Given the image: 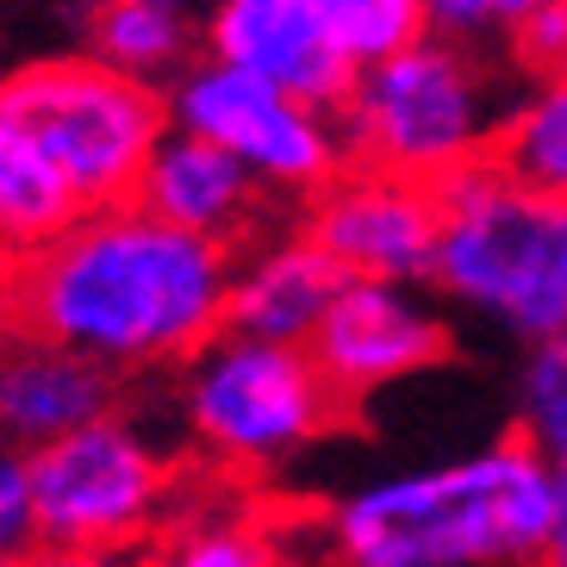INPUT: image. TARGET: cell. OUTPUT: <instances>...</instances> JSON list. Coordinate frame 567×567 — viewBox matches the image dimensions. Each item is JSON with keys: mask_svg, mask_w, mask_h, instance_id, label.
I'll use <instances>...</instances> for the list:
<instances>
[{"mask_svg": "<svg viewBox=\"0 0 567 567\" xmlns=\"http://www.w3.org/2000/svg\"><path fill=\"white\" fill-rule=\"evenodd\" d=\"M231 244L182 231L137 200L101 206L25 256L19 318L113 374H156L231 324Z\"/></svg>", "mask_w": 567, "mask_h": 567, "instance_id": "6da1fadb", "label": "cell"}, {"mask_svg": "<svg viewBox=\"0 0 567 567\" xmlns=\"http://www.w3.org/2000/svg\"><path fill=\"white\" fill-rule=\"evenodd\" d=\"M555 474L524 436L368 474L324 505L331 567H543Z\"/></svg>", "mask_w": 567, "mask_h": 567, "instance_id": "7a4b0ae2", "label": "cell"}, {"mask_svg": "<svg viewBox=\"0 0 567 567\" xmlns=\"http://www.w3.org/2000/svg\"><path fill=\"white\" fill-rule=\"evenodd\" d=\"M436 300L512 350L567 337V200L481 163L443 187Z\"/></svg>", "mask_w": 567, "mask_h": 567, "instance_id": "3957f363", "label": "cell"}, {"mask_svg": "<svg viewBox=\"0 0 567 567\" xmlns=\"http://www.w3.org/2000/svg\"><path fill=\"white\" fill-rule=\"evenodd\" d=\"M517 94L524 82L481 56V44L424 32L417 44L368 63L337 118L350 137V163L450 187L455 175L499 156Z\"/></svg>", "mask_w": 567, "mask_h": 567, "instance_id": "277c9868", "label": "cell"}, {"mask_svg": "<svg viewBox=\"0 0 567 567\" xmlns=\"http://www.w3.org/2000/svg\"><path fill=\"white\" fill-rule=\"evenodd\" d=\"M187 443L225 474H275L300 462L343 412L337 386L312 362L306 343L218 331L200 355L182 362L175 381Z\"/></svg>", "mask_w": 567, "mask_h": 567, "instance_id": "5b68a950", "label": "cell"}, {"mask_svg": "<svg viewBox=\"0 0 567 567\" xmlns=\"http://www.w3.org/2000/svg\"><path fill=\"white\" fill-rule=\"evenodd\" d=\"M0 118L63 168L87 213L137 200V182L175 125L163 87L118 75L101 56H38L0 75Z\"/></svg>", "mask_w": 567, "mask_h": 567, "instance_id": "8992f818", "label": "cell"}, {"mask_svg": "<svg viewBox=\"0 0 567 567\" xmlns=\"http://www.w3.org/2000/svg\"><path fill=\"white\" fill-rule=\"evenodd\" d=\"M44 555H125L168 524L175 462L137 417L106 412L32 450Z\"/></svg>", "mask_w": 567, "mask_h": 567, "instance_id": "52a82bcc", "label": "cell"}, {"mask_svg": "<svg viewBox=\"0 0 567 567\" xmlns=\"http://www.w3.org/2000/svg\"><path fill=\"white\" fill-rule=\"evenodd\" d=\"M163 94H168L175 125L213 137L218 151H231L268 194L312 200L318 187H331L350 168L343 118L324 113V106H306L300 94H287V87L262 82V75H250L237 63L200 56Z\"/></svg>", "mask_w": 567, "mask_h": 567, "instance_id": "ba28073f", "label": "cell"}, {"mask_svg": "<svg viewBox=\"0 0 567 567\" xmlns=\"http://www.w3.org/2000/svg\"><path fill=\"white\" fill-rule=\"evenodd\" d=\"M306 350L337 386V400L368 405L374 393L417 381L450 355V306L424 281H355L350 275Z\"/></svg>", "mask_w": 567, "mask_h": 567, "instance_id": "9c48e42d", "label": "cell"}, {"mask_svg": "<svg viewBox=\"0 0 567 567\" xmlns=\"http://www.w3.org/2000/svg\"><path fill=\"white\" fill-rule=\"evenodd\" d=\"M306 237L355 281H424L443 244V187L350 163L306 200Z\"/></svg>", "mask_w": 567, "mask_h": 567, "instance_id": "30bf717a", "label": "cell"}, {"mask_svg": "<svg viewBox=\"0 0 567 567\" xmlns=\"http://www.w3.org/2000/svg\"><path fill=\"white\" fill-rule=\"evenodd\" d=\"M200 38L206 56L250 69L324 113H343L355 75H362V63L343 51V38L318 0H213Z\"/></svg>", "mask_w": 567, "mask_h": 567, "instance_id": "8fae6325", "label": "cell"}, {"mask_svg": "<svg viewBox=\"0 0 567 567\" xmlns=\"http://www.w3.org/2000/svg\"><path fill=\"white\" fill-rule=\"evenodd\" d=\"M106 412H118L113 368L87 362L38 331L0 337V443L32 455Z\"/></svg>", "mask_w": 567, "mask_h": 567, "instance_id": "7c38bea8", "label": "cell"}, {"mask_svg": "<svg viewBox=\"0 0 567 567\" xmlns=\"http://www.w3.org/2000/svg\"><path fill=\"white\" fill-rule=\"evenodd\" d=\"M262 200H268V187L256 182L250 168L237 163L231 151H218L213 137L187 132V125H168L151 168H144V182H137V206H151L156 218L182 225V231L231 244V250L244 237H256Z\"/></svg>", "mask_w": 567, "mask_h": 567, "instance_id": "4fadbf2b", "label": "cell"}, {"mask_svg": "<svg viewBox=\"0 0 567 567\" xmlns=\"http://www.w3.org/2000/svg\"><path fill=\"white\" fill-rule=\"evenodd\" d=\"M343 281L350 275L306 231L256 237L231 268V324L225 331L268 337V343H312V331L324 324Z\"/></svg>", "mask_w": 567, "mask_h": 567, "instance_id": "5bb4252c", "label": "cell"}, {"mask_svg": "<svg viewBox=\"0 0 567 567\" xmlns=\"http://www.w3.org/2000/svg\"><path fill=\"white\" fill-rule=\"evenodd\" d=\"M82 194L69 187V175L19 132L13 118H0V256H38L44 244L82 218Z\"/></svg>", "mask_w": 567, "mask_h": 567, "instance_id": "9a60e30c", "label": "cell"}, {"mask_svg": "<svg viewBox=\"0 0 567 567\" xmlns=\"http://www.w3.org/2000/svg\"><path fill=\"white\" fill-rule=\"evenodd\" d=\"M194 51L182 0H94L87 7V56L137 82H175Z\"/></svg>", "mask_w": 567, "mask_h": 567, "instance_id": "2e32d148", "label": "cell"}, {"mask_svg": "<svg viewBox=\"0 0 567 567\" xmlns=\"http://www.w3.org/2000/svg\"><path fill=\"white\" fill-rule=\"evenodd\" d=\"M151 567H287V549L250 505H187L156 530Z\"/></svg>", "mask_w": 567, "mask_h": 567, "instance_id": "e0dca14e", "label": "cell"}, {"mask_svg": "<svg viewBox=\"0 0 567 567\" xmlns=\"http://www.w3.org/2000/svg\"><path fill=\"white\" fill-rule=\"evenodd\" d=\"M493 163H505L517 182L549 187V194H561V200H567V75L536 82V87L517 94Z\"/></svg>", "mask_w": 567, "mask_h": 567, "instance_id": "ac0fdd59", "label": "cell"}, {"mask_svg": "<svg viewBox=\"0 0 567 567\" xmlns=\"http://www.w3.org/2000/svg\"><path fill=\"white\" fill-rule=\"evenodd\" d=\"M512 436H524L555 474H567V337L524 350L512 386Z\"/></svg>", "mask_w": 567, "mask_h": 567, "instance_id": "d6986e66", "label": "cell"}, {"mask_svg": "<svg viewBox=\"0 0 567 567\" xmlns=\"http://www.w3.org/2000/svg\"><path fill=\"white\" fill-rule=\"evenodd\" d=\"M318 7L331 13L343 51L362 69L393 56V51H405V44H417V38L431 32V7H424V0H318Z\"/></svg>", "mask_w": 567, "mask_h": 567, "instance_id": "ffe728a7", "label": "cell"}, {"mask_svg": "<svg viewBox=\"0 0 567 567\" xmlns=\"http://www.w3.org/2000/svg\"><path fill=\"white\" fill-rule=\"evenodd\" d=\"M32 555H44L38 536V486H32V455L0 443V561L25 567Z\"/></svg>", "mask_w": 567, "mask_h": 567, "instance_id": "44dd1931", "label": "cell"}, {"mask_svg": "<svg viewBox=\"0 0 567 567\" xmlns=\"http://www.w3.org/2000/svg\"><path fill=\"white\" fill-rule=\"evenodd\" d=\"M431 7V32L443 38H462V44H512V32L536 7H549V0H424Z\"/></svg>", "mask_w": 567, "mask_h": 567, "instance_id": "7402d4cb", "label": "cell"}, {"mask_svg": "<svg viewBox=\"0 0 567 567\" xmlns=\"http://www.w3.org/2000/svg\"><path fill=\"white\" fill-rule=\"evenodd\" d=\"M505 69H512L524 87L536 82H555L567 75V0H549V7H536L524 25L512 32L505 44Z\"/></svg>", "mask_w": 567, "mask_h": 567, "instance_id": "603a6c76", "label": "cell"}, {"mask_svg": "<svg viewBox=\"0 0 567 567\" xmlns=\"http://www.w3.org/2000/svg\"><path fill=\"white\" fill-rule=\"evenodd\" d=\"M543 567H567V474H561V486H555V524H549Z\"/></svg>", "mask_w": 567, "mask_h": 567, "instance_id": "cb8c5ba5", "label": "cell"}, {"mask_svg": "<svg viewBox=\"0 0 567 567\" xmlns=\"http://www.w3.org/2000/svg\"><path fill=\"white\" fill-rule=\"evenodd\" d=\"M25 567H151V561H137L132 549L125 555H38V561Z\"/></svg>", "mask_w": 567, "mask_h": 567, "instance_id": "d4e9b609", "label": "cell"}, {"mask_svg": "<svg viewBox=\"0 0 567 567\" xmlns=\"http://www.w3.org/2000/svg\"><path fill=\"white\" fill-rule=\"evenodd\" d=\"M0 567H13V561H0Z\"/></svg>", "mask_w": 567, "mask_h": 567, "instance_id": "484cf974", "label": "cell"}]
</instances>
